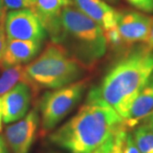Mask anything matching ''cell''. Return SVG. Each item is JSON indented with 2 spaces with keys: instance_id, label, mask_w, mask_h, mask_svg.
Here are the masks:
<instances>
[{
  "instance_id": "obj_1",
  "label": "cell",
  "mask_w": 153,
  "mask_h": 153,
  "mask_svg": "<svg viewBox=\"0 0 153 153\" xmlns=\"http://www.w3.org/2000/svg\"><path fill=\"white\" fill-rule=\"evenodd\" d=\"M123 118L92 94L87 102L66 123L51 133L49 141L69 153H91L122 128Z\"/></svg>"
},
{
  "instance_id": "obj_2",
  "label": "cell",
  "mask_w": 153,
  "mask_h": 153,
  "mask_svg": "<svg viewBox=\"0 0 153 153\" xmlns=\"http://www.w3.org/2000/svg\"><path fill=\"white\" fill-rule=\"evenodd\" d=\"M153 74V49L146 44L128 52L89 92L125 120L132 103Z\"/></svg>"
},
{
  "instance_id": "obj_3",
  "label": "cell",
  "mask_w": 153,
  "mask_h": 153,
  "mask_svg": "<svg viewBox=\"0 0 153 153\" xmlns=\"http://www.w3.org/2000/svg\"><path fill=\"white\" fill-rule=\"evenodd\" d=\"M86 66L60 44H49L36 60L25 66L27 85L34 94L41 89H55L76 82Z\"/></svg>"
},
{
  "instance_id": "obj_4",
  "label": "cell",
  "mask_w": 153,
  "mask_h": 153,
  "mask_svg": "<svg viewBox=\"0 0 153 153\" xmlns=\"http://www.w3.org/2000/svg\"><path fill=\"white\" fill-rule=\"evenodd\" d=\"M62 35L60 43L71 41L72 55L84 65H91L106 50L104 31L90 17L71 5L65 7L60 15ZM88 66V65H87Z\"/></svg>"
},
{
  "instance_id": "obj_5",
  "label": "cell",
  "mask_w": 153,
  "mask_h": 153,
  "mask_svg": "<svg viewBox=\"0 0 153 153\" xmlns=\"http://www.w3.org/2000/svg\"><path fill=\"white\" fill-rule=\"evenodd\" d=\"M86 86L87 81L83 79L48 91L42 96L39 103L42 136L53 130L71 112L82 98Z\"/></svg>"
},
{
  "instance_id": "obj_6",
  "label": "cell",
  "mask_w": 153,
  "mask_h": 153,
  "mask_svg": "<svg viewBox=\"0 0 153 153\" xmlns=\"http://www.w3.org/2000/svg\"><path fill=\"white\" fill-rule=\"evenodd\" d=\"M4 29L8 39L41 42L46 31L37 16L30 9L9 12L4 20Z\"/></svg>"
},
{
  "instance_id": "obj_7",
  "label": "cell",
  "mask_w": 153,
  "mask_h": 153,
  "mask_svg": "<svg viewBox=\"0 0 153 153\" xmlns=\"http://www.w3.org/2000/svg\"><path fill=\"white\" fill-rule=\"evenodd\" d=\"M39 117L36 109L32 110L22 120L7 127L4 137L13 153H28L37 137Z\"/></svg>"
},
{
  "instance_id": "obj_8",
  "label": "cell",
  "mask_w": 153,
  "mask_h": 153,
  "mask_svg": "<svg viewBox=\"0 0 153 153\" xmlns=\"http://www.w3.org/2000/svg\"><path fill=\"white\" fill-rule=\"evenodd\" d=\"M31 9L37 16L46 32L50 34L53 42L60 44L62 27L60 15L66 6L72 5L71 0H30Z\"/></svg>"
},
{
  "instance_id": "obj_9",
  "label": "cell",
  "mask_w": 153,
  "mask_h": 153,
  "mask_svg": "<svg viewBox=\"0 0 153 153\" xmlns=\"http://www.w3.org/2000/svg\"><path fill=\"white\" fill-rule=\"evenodd\" d=\"M153 18L136 11L120 13L117 29L124 46L146 43L150 36Z\"/></svg>"
},
{
  "instance_id": "obj_10",
  "label": "cell",
  "mask_w": 153,
  "mask_h": 153,
  "mask_svg": "<svg viewBox=\"0 0 153 153\" xmlns=\"http://www.w3.org/2000/svg\"><path fill=\"white\" fill-rule=\"evenodd\" d=\"M32 88L25 82H19L2 96V115L5 123H13L24 117L30 107Z\"/></svg>"
},
{
  "instance_id": "obj_11",
  "label": "cell",
  "mask_w": 153,
  "mask_h": 153,
  "mask_svg": "<svg viewBox=\"0 0 153 153\" xmlns=\"http://www.w3.org/2000/svg\"><path fill=\"white\" fill-rule=\"evenodd\" d=\"M41 42L7 39L0 69L23 65L33 60L41 49Z\"/></svg>"
},
{
  "instance_id": "obj_12",
  "label": "cell",
  "mask_w": 153,
  "mask_h": 153,
  "mask_svg": "<svg viewBox=\"0 0 153 153\" xmlns=\"http://www.w3.org/2000/svg\"><path fill=\"white\" fill-rule=\"evenodd\" d=\"M77 9L90 17L103 30L117 25L120 12L108 5L103 0H73Z\"/></svg>"
},
{
  "instance_id": "obj_13",
  "label": "cell",
  "mask_w": 153,
  "mask_h": 153,
  "mask_svg": "<svg viewBox=\"0 0 153 153\" xmlns=\"http://www.w3.org/2000/svg\"><path fill=\"white\" fill-rule=\"evenodd\" d=\"M153 111V74L132 103L124 123L127 128L137 126Z\"/></svg>"
},
{
  "instance_id": "obj_14",
  "label": "cell",
  "mask_w": 153,
  "mask_h": 153,
  "mask_svg": "<svg viewBox=\"0 0 153 153\" xmlns=\"http://www.w3.org/2000/svg\"><path fill=\"white\" fill-rule=\"evenodd\" d=\"M19 82H25L27 84L25 66L17 65L4 69L0 76V98Z\"/></svg>"
},
{
  "instance_id": "obj_15",
  "label": "cell",
  "mask_w": 153,
  "mask_h": 153,
  "mask_svg": "<svg viewBox=\"0 0 153 153\" xmlns=\"http://www.w3.org/2000/svg\"><path fill=\"white\" fill-rule=\"evenodd\" d=\"M133 137L140 153H153V133L144 125L137 127Z\"/></svg>"
},
{
  "instance_id": "obj_16",
  "label": "cell",
  "mask_w": 153,
  "mask_h": 153,
  "mask_svg": "<svg viewBox=\"0 0 153 153\" xmlns=\"http://www.w3.org/2000/svg\"><path fill=\"white\" fill-rule=\"evenodd\" d=\"M103 31H104V36L107 46H110L111 49H119L121 47L124 46L117 26Z\"/></svg>"
},
{
  "instance_id": "obj_17",
  "label": "cell",
  "mask_w": 153,
  "mask_h": 153,
  "mask_svg": "<svg viewBox=\"0 0 153 153\" xmlns=\"http://www.w3.org/2000/svg\"><path fill=\"white\" fill-rule=\"evenodd\" d=\"M127 133H128V131H127L126 127L122 128L121 129H119L118 131L116 133L113 147H112L110 153H123Z\"/></svg>"
},
{
  "instance_id": "obj_18",
  "label": "cell",
  "mask_w": 153,
  "mask_h": 153,
  "mask_svg": "<svg viewBox=\"0 0 153 153\" xmlns=\"http://www.w3.org/2000/svg\"><path fill=\"white\" fill-rule=\"evenodd\" d=\"M6 10H18L23 9H31L30 0H3Z\"/></svg>"
},
{
  "instance_id": "obj_19",
  "label": "cell",
  "mask_w": 153,
  "mask_h": 153,
  "mask_svg": "<svg viewBox=\"0 0 153 153\" xmlns=\"http://www.w3.org/2000/svg\"><path fill=\"white\" fill-rule=\"evenodd\" d=\"M132 6L145 13H153V0H127Z\"/></svg>"
},
{
  "instance_id": "obj_20",
  "label": "cell",
  "mask_w": 153,
  "mask_h": 153,
  "mask_svg": "<svg viewBox=\"0 0 153 153\" xmlns=\"http://www.w3.org/2000/svg\"><path fill=\"white\" fill-rule=\"evenodd\" d=\"M123 153H140L131 133H127Z\"/></svg>"
},
{
  "instance_id": "obj_21",
  "label": "cell",
  "mask_w": 153,
  "mask_h": 153,
  "mask_svg": "<svg viewBox=\"0 0 153 153\" xmlns=\"http://www.w3.org/2000/svg\"><path fill=\"white\" fill-rule=\"evenodd\" d=\"M114 136L111 137L108 139L105 142H104L100 146H99L97 149H95L94 152L91 153H110L111 149L113 147V144H114Z\"/></svg>"
},
{
  "instance_id": "obj_22",
  "label": "cell",
  "mask_w": 153,
  "mask_h": 153,
  "mask_svg": "<svg viewBox=\"0 0 153 153\" xmlns=\"http://www.w3.org/2000/svg\"><path fill=\"white\" fill-rule=\"evenodd\" d=\"M6 36H5V29L4 27V23H0V63L4 55V52L6 47Z\"/></svg>"
},
{
  "instance_id": "obj_23",
  "label": "cell",
  "mask_w": 153,
  "mask_h": 153,
  "mask_svg": "<svg viewBox=\"0 0 153 153\" xmlns=\"http://www.w3.org/2000/svg\"><path fill=\"white\" fill-rule=\"evenodd\" d=\"M5 11L6 9L4 4H3V0H0V23H4L5 20Z\"/></svg>"
},
{
  "instance_id": "obj_24",
  "label": "cell",
  "mask_w": 153,
  "mask_h": 153,
  "mask_svg": "<svg viewBox=\"0 0 153 153\" xmlns=\"http://www.w3.org/2000/svg\"><path fill=\"white\" fill-rule=\"evenodd\" d=\"M145 44L147 46L148 48L153 49V22H152V30H151V33H150V36L148 38L147 41L145 43Z\"/></svg>"
},
{
  "instance_id": "obj_25",
  "label": "cell",
  "mask_w": 153,
  "mask_h": 153,
  "mask_svg": "<svg viewBox=\"0 0 153 153\" xmlns=\"http://www.w3.org/2000/svg\"><path fill=\"white\" fill-rule=\"evenodd\" d=\"M0 153H8L6 143L2 136H0Z\"/></svg>"
},
{
  "instance_id": "obj_26",
  "label": "cell",
  "mask_w": 153,
  "mask_h": 153,
  "mask_svg": "<svg viewBox=\"0 0 153 153\" xmlns=\"http://www.w3.org/2000/svg\"><path fill=\"white\" fill-rule=\"evenodd\" d=\"M148 130L153 133V120H149V121H146V122H143V124Z\"/></svg>"
},
{
  "instance_id": "obj_27",
  "label": "cell",
  "mask_w": 153,
  "mask_h": 153,
  "mask_svg": "<svg viewBox=\"0 0 153 153\" xmlns=\"http://www.w3.org/2000/svg\"><path fill=\"white\" fill-rule=\"evenodd\" d=\"M2 120H3V115H2V101L0 98V131L2 128Z\"/></svg>"
},
{
  "instance_id": "obj_28",
  "label": "cell",
  "mask_w": 153,
  "mask_h": 153,
  "mask_svg": "<svg viewBox=\"0 0 153 153\" xmlns=\"http://www.w3.org/2000/svg\"><path fill=\"white\" fill-rule=\"evenodd\" d=\"M149 120H153V111L150 115H148L146 117H145V118L143 119L142 123L143 122H146V121H149Z\"/></svg>"
},
{
  "instance_id": "obj_29",
  "label": "cell",
  "mask_w": 153,
  "mask_h": 153,
  "mask_svg": "<svg viewBox=\"0 0 153 153\" xmlns=\"http://www.w3.org/2000/svg\"><path fill=\"white\" fill-rule=\"evenodd\" d=\"M105 2H107V3H110V4H116L118 0H103Z\"/></svg>"
}]
</instances>
